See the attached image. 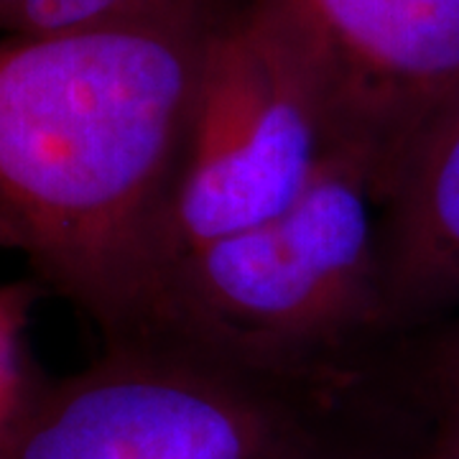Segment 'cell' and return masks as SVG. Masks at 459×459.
I'll list each match as a JSON object with an SVG mask.
<instances>
[{
    "label": "cell",
    "instance_id": "1",
    "mask_svg": "<svg viewBox=\"0 0 459 459\" xmlns=\"http://www.w3.org/2000/svg\"><path fill=\"white\" fill-rule=\"evenodd\" d=\"M228 3L0 39V247L105 344L151 322L199 66Z\"/></svg>",
    "mask_w": 459,
    "mask_h": 459
},
{
    "label": "cell",
    "instance_id": "2",
    "mask_svg": "<svg viewBox=\"0 0 459 459\" xmlns=\"http://www.w3.org/2000/svg\"><path fill=\"white\" fill-rule=\"evenodd\" d=\"M143 334L268 380L342 391L388 340L373 166L344 151L286 212L174 263Z\"/></svg>",
    "mask_w": 459,
    "mask_h": 459
},
{
    "label": "cell",
    "instance_id": "3",
    "mask_svg": "<svg viewBox=\"0 0 459 459\" xmlns=\"http://www.w3.org/2000/svg\"><path fill=\"white\" fill-rule=\"evenodd\" d=\"M337 394L143 334L105 344L72 376H26L0 427V459H281Z\"/></svg>",
    "mask_w": 459,
    "mask_h": 459
},
{
    "label": "cell",
    "instance_id": "4",
    "mask_svg": "<svg viewBox=\"0 0 459 459\" xmlns=\"http://www.w3.org/2000/svg\"><path fill=\"white\" fill-rule=\"evenodd\" d=\"M344 151L327 102L273 21L255 0H230L199 66L161 281L184 255L286 212Z\"/></svg>",
    "mask_w": 459,
    "mask_h": 459
},
{
    "label": "cell",
    "instance_id": "5",
    "mask_svg": "<svg viewBox=\"0 0 459 459\" xmlns=\"http://www.w3.org/2000/svg\"><path fill=\"white\" fill-rule=\"evenodd\" d=\"M380 186L459 92V0H255Z\"/></svg>",
    "mask_w": 459,
    "mask_h": 459
},
{
    "label": "cell",
    "instance_id": "6",
    "mask_svg": "<svg viewBox=\"0 0 459 459\" xmlns=\"http://www.w3.org/2000/svg\"><path fill=\"white\" fill-rule=\"evenodd\" d=\"M380 243L388 340L459 312V92L385 181Z\"/></svg>",
    "mask_w": 459,
    "mask_h": 459
},
{
    "label": "cell",
    "instance_id": "7",
    "mask_svg": "<svg viewBox=\"0 0 459 459\" xmlns=\"http://www.w3.org/2000/svg\"><path fill=\"white\" fill-rule=\"evenodd\" d=\"M281 459H424L409 411L368 380H352Z\"/></svg>",
    "mask_w": 459,
    "mask_h": 459
},
{
    "label": "cell",
    "instance_id": "8",
    "mask_svg": "<svg viewBox=\"0 0 459 459\" xmlns=\"http://www.w3.org/2000/svg\"><path fill=\"white\" fill-rule=\"evenodd\" d=\"M365 377L411 406H459V312L388 340Z\"/></svg>",
    "mask_w": 459,
    "mask_h": 459
},
{
    "label": "cell",
    "instance_id": "9",
    "mask_svg": "<svg viewBox=\"0 0 459 459\" xmlns=\"http://www.w3.org/2000/svg\"><path fill=\"white\" fill-rule=\"evenodd\" d=\"M207 0H0V39L126 26L195 8Z\"/></svg>",
    "mask_w": 459,
    "mask_h": 459
},
{
    "label": "cell",
    "instance_id": "10",
    "mask_svg": "<svg viewBox=\"0 0 459 459\" xmlns=\"http://www.w3.org/2000/svg\"><path fill=\"white\" fill-rule=\"evenodd\" d=\"M33 299V286L0 289V427L11 413L29 373L18 362V334L26 322V309Z\"/></svg>",
    "mask_w": 459,
    "mask_h": 459
},
{
    "label": "cell",
    "instance_id": "11",
    "mask_svg": "<svg viewBox=\"0 0 459 459\" xmlns=\"http://www.w3.org/2000/svg\"><path fill=\"white\" fill-rule=\"evenodd\" d=\"M398 403L409 411L421 457L459 459V406H411L406 401Z\"/></svg>",
    "mask_w": 459,
    "mask_h": 459
}]
</instances>
